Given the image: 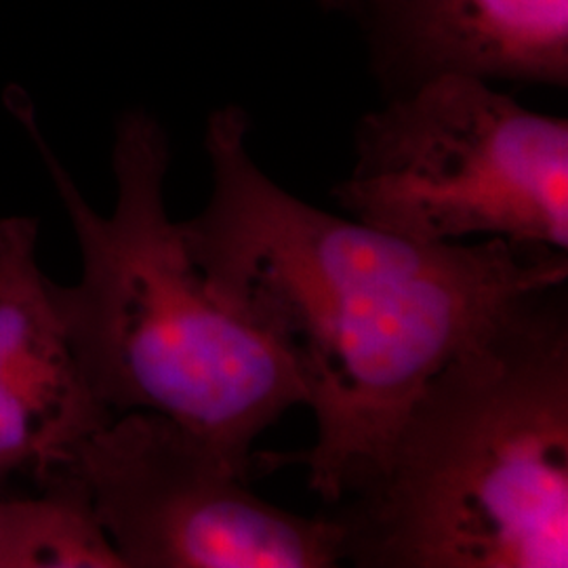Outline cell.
<instances>
[{
	"instance_id": "obj_1",
	"label": "cell",
	"mask_w": 568,
	"mask_h": 568,
	"mask_svg": "<svg viewBox=\"0 0 568 568\" xmlns=\"http://www.w3.org/2000/svg\"><path fill=\"white\" fill-rule=\"evenodd\" d=\"M248 116L211 112V196L182 225L215 295L276 345L316 417L307 485L328 508L373 480L408 406L450 356L568 253L488 236L415 243L288 194L253 161Z\"/></svg>"
},
{
	"instance_id": "obj_2",
	"label": "cell",
	"mask_w": 568,
	"mask_h": 568,
	"mask_svg": "<svg viewBox=\"0 0 568 568\" xmlns=\"http://www.w3.org/2000/svg\"><path fill=\"white\" fill-rule=\"evenodd\" d=\"M363 568L568 567L567 283L518 297L408 406L326 511Z\"/></svg>"
},
{
	"instance_id": "obj_3",
	"label": "cell",
	"mask_w": 568,
	"mask_h": 568,
	"mask_svg": "<svg viewBox=\"0 0 568 568\" xmlns=\"http://www.w3.org/2000/svg\"><path fill=\"white\" fill-rule=\"evenodd\" d=\"M4 105L37 148L81 248V278L53 281L70 344L91 392L114 415L145 410L196 432L248 478L253 443L305 405L283 352L215 295L169 217L171 148L145 110L114 131L116 203L98 213L42 133L20 87Z\"/></svg>"
},
{
	"instance_id": "obj_4",
	"label": "cell",
	"mask_w": 568,
	"mask_h": 568,
	"mask_svg": "<svg viewBox=\"0 0 568 568\" xmlns=\"http://www.w3.org/2000/svg\"><path fill=\"white\" fill-rule=\"evenodd\" d=\"M333 196L361 224L415 243L497 236L568 253V121L447 74L356 124Z\"/></svg>"
},
{
	"instance_id": "obj_5",
	"label": "cell",
	"mask_w": 568,
	"mask_h": 568,
	"mask_svg": "<svg viewBox=\"0 0 568 568\" xmlns=\"http://www.w3.org/2000/svg\"><path fill=\"white\" fill-rule=\"evenodd\" d=\"M70 471L122 568H331L344 530L276 508L196 432L145 410L114 415Z\"/></svg>"
},
{
	"instance_id": "obj_6",
	"label": "cell",
	"mask_w": 568,
	"mask_h": 568,
	"mask_svg": "<svg viewBox=\"0 0 568 568\" xmlns=\"http://www.w3.org/2000/svg\"><path fill=\"white\" fill-rule=\"evenodd\" d=\"M112 417L82 375L42 272L39 222L0 220V485L16 476L51 485Z\"/></svg>"
},
{
	"instance_id": "obj_7",
	"label": "cell",
	"mask_w": 568,
	"mask_h": 568,
	"mask_svg": "<svg viewBox=\"0 0 568 568\" xmlns=\"http://www.w3.org/2000/svg\"><path fill=\"white\" fill-rule=\"evenodd\" d=\"M384 95L436 77L568 84V0H344Z\"/></svg>"
},
{
	"instance_id": "obj_8",
	"label": "cell",
	"mask_w": 568,
	"mask_h": 568,
	"mask_svg": "<svg viewBox=\"0 0 568 568\" xmlns=\"http://www.w3.org/2000/svg\"><path fill=\"white\" fill-rule=\"evenodd\" d=\"M77 567L122 565L72 474L30 497L0 495V568Z\"/></svg>"
},
{
	"instance_id": "obj_9",
	"label": "cell",
	"mask_w": 568,
	"mask_h": 568,
	"mask_svg": "<svg viewBox=\"0 0 568 568\" xmlns=\"http://www.w3.org/2000/svg\"><path fill=\"white\" fill-rule=\"evenodd\" d=\"M325 9H331V11H342V2L344 0H318Z\"/></svg>"
}]
</instances>
